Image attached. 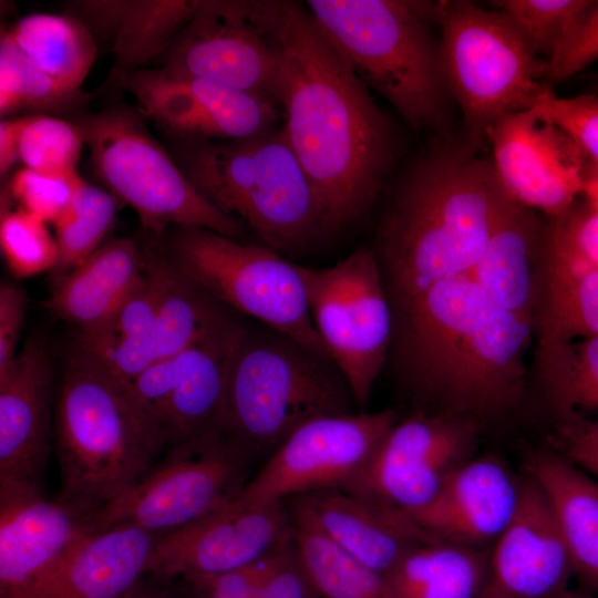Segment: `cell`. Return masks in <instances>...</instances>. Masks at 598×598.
<instances>
[{
	"label": "cell",
	"instance_id": "33",
	"mask_svg": "<svg viewBox=\"0 0 598 598\" xmlns=\"http://www.w3.org/2000/svg\"><path fill=\"white\" fill-rule=\"evenodd\" d=\"M4 30L37 68L69 87L82 89L99 49L83 21L71 13H31Z\"/></svg>",
	"mask_w": 598,
	"mask_h": 598
},
{
	"label": "cell",
	"instance_id": "29",
	"mask_svg": "<svg viewBox=\"0 0 598 598\" xmlns=\"http://www.w3.org/2000/svg\"><path fill=\"white\" fill-rule=\"evenodd\" d=\"M545 237L533 209L512 199L470 274L496 303L533 327L542 297L538 261Z\"/></svg>",
	"mask_w": 598,
	"mask_h": 598
},
{
	"label": "cell",
	"instance_id": "43",
	"mask_svg": "<svg viewBox=\"0 0 598 598\" xmlns=\"http://www.w3.org/2000/svg\"><path fill=\"white\" fill-rule=\"evenodd\" d=\"M534 109L564 130L598 167V94L559 97L553 93Z\"/></svg>",
	"mask_w": 598,
	"mask_h": 598
},
{
	"label": "cell",
	"instance_id": "27",
	"mask_svg": "<svg viewBox=\"0 0 598 598\" xmlns=\"http://www.w3.org/2000/svg\"><path fill=\"white\" fill-rule=\"evenodd\" d=\"M228 311L171 265L159 311L146 332L101 348L81 349L130 383L151 365L183 351Z\"/></svg>",
	"mask_w": 598,
	"mask_h": 598
},
{
	"label": "cell",
	"instance_id": "1",
	"mask_svg": "<svg viewBox=\"0 0 598 598\" xmlns=\"http://www.w3.org/2000/svg\"><path fill=\"white\" fill-rule=\"evenodd\" d=\"M276 102L328 237L360 226L393 172L398 135L306 6L287 1Z\"/></svg>",
	"mask_w": 598,
	"mask_h": 598
},
{
	"label": "cell",
	"instance_id": "18",
	"mask_svg": "<svg viewBox=\"0 0 598 598\" xmlns=\"http://www.w3.org/2000/svg\"><path fill=\"white\" fill-rule=\"evenodd\" d=\"M487 144L502 186L520 205L551 219L582 195L585 154L535 109L502 117L489 131Z\"/></svg>",
	"mask_w": 598,
	"mask_h": 598
},
{
	"label": "cell",
	"instance_id": "37",
	"mask_svg": "<svg viewBox=\"0 0 598 598\" xmlns=\"http://www.w3.org/2000/svg\"><path fill=\"white\" fill-rule=\"evenodd\" d=\"M116 209L113 194L79 178L68 207L53 224L59 249L51 272L54 287L103 244Z\"/></svg>",
	"mask_w": 598,
	"mask_h": 598
},
{
	"label": "cell",
	"instance_id": "31",
	"mask_svg": "<svg viewBox=\"0 0 598 598\" xmlns=\"http://www.w3.org/2000/svg\"><path fill=\"white\" fill-rule=\"evenodd\" d=\"M489 554L443 540L422 543L384 576L394 598H480Z\"/></svg>",
	"mask_w": 598,
	"mask_h": 598
},
{
	"label": "cell",
	"instance_id": "47",
	"mask_svg": "<svg viewBox=\"0 0 598 598\" xmlns=\"http://www.w3.org/2000/svg\"><path fill=\"white\" fill-rule=\"evenodd\" d=\"M555 444L558 454L598 482V419L559 421Z\"/></svg>",
	"mask_w": 598,
	"mask_h": 598
},
{
	"label": "cell",
	"instance_id": "25",
	"mask_svg": "<svg viewBox=\"0 0 598 598\" xmlns=\"http://www.w3.org/2000/svg\"><path fill=\"white\" fill-rule=\"evenodd\" d=\"M159 536L133 524L92 529L23 598H124L147 575Z\"/></svg>",
	"mask_w": 598,
	"mask_h": 598
},
{
	"label": "cell",
	"instance_id": "4",
	"mask_svg": "<svg viewBox=\"0 0 598 598\" xmlns=\"http://www.w3.org/2000/svg\"><path fill=\"white\" fill-rule=\"evenodd\" d=\"M56 502L91 516L125 491L167 447L130 383L75 346L54 396Z\"/></svg>",
	"mask_w": 598,
	"mask_h": 598
},
{
	"label": "cell",
	"instance_id": "19",
	"mask_svg": "<svg viewBox=\"0 0 598 598\" xmlns=\"http://www.w3.org/2000/svg\"><path fill=\"white\" fill-rule=\"evenodd\" d=\"M291 536L282 503L258 506L234 501L159 536L147 575L171 580L225 573L260 559Z\"/></svg>",
	"mask_w": 598,
	"mask_h": 598
},
{
	"label": "cell",
	"instance_id": "13",
	"mask_svg": "<svg viewBox=\"0 0 598 598\" xmlns=\"http://www.w3.org/2000/svg\"><path fill=\"white\" fill-rule=\"evenodd\" d=\"M286 4L283 0H202L193 18L158 59V66L277 104Z\"/></svg>",
	"mask_w": 598,
	"mask_h": 598
},
{
	"label": "cell",
	"instance_id": "45",
	"mask_svg": "<svg viewBox=\"0 0 598 598\" xmlns=\"http://www.w3.org/2000/svg\"><path fill=\"white\" fill-rule=\"evenodd\" d=\"M260 598H320L292 536L266 556Z\"/></svg>",
	"mask_w": 598,
	"mask_h": 598
},
{
	"label": "cell",
	"instance_id": "3",
	"mask_svg": "<svg viewBox=\"0 0 598 598\" xmlns=\"http://www.w3.org/2000/svg\"><path fill=\"white\" fill-rule=\"evenodd\" d=\"M406 165L375 224L373 245L390 307L471 274L512 197L492 158L445 135Z\"/></svg>",
	"mask_w": 598,
	"mask_h": 598
},
{
	"label": "cell",
	"instance_id": "10",
	"mask_svg": "<svg viewBox=\"0 0 598 598\" xmlns=\"http://www.w3.org/2000/svg\"><path fill=\"white\" fill-rule=\"evenodd\" d=\"M159 243L173 268L221 306L331 360L297 264L262 244L200 227H172Z\"/></svg>",
	"mask_w": 598,
	"mask_h": 598
},
{
	"label": "cell",
	"instance_id": "20",
	"mask_svg": "<svg viewBox=\"0 0 598 598\" xmlns=\"http://www.w3.org/2000/svg\"><path fill=\"white\" fill-rule=\"evenodd\" d=\"M92 529L41 488L0 484V598H23Z\"/></svg>",
	"mask_w": 598,
	"mask_h": 598
},
{
	"label": "cell",
	"instance_id": "14",
	"mask_svg": "<svg viewBox=\"0 0 598 598\" xmlns=\"http://www.w3.org/2000/svg\"><path fill=\"white\" fill-rule=\"evenodd\" d=\"M399 421L395 410L333 414L296 429L235 499L268 506L324 489H346Z\"/></svg>",
	"mask_w": 598,
	"mask_h": 598
},
{
	"label": "cell",
	"instance_id": "30",
	"mask_svg": "<svg viewBox=\"0 0 598 598\" xmlns=\"http://www.w3.org/2000/svg\"><path fill=\"white\" fill-rule=\"evenodd\" d=\"M526 471L547 498L579 589L598 594V482L558 453L532 455Z\"/></svg>",
	"mask_w": 598,
	"mask_h": 598
},
{
	"label": "cell",
	"instance_id": "12",
	"mask_svg": "<svg viewBox=\"0 0 598 598\" xmlns=\"http://www.w3.org/2000/svg\"><path fill=\"white\" fill-rule=\"evenodd\" d=\"M315 327L363 411L388 362L392 315L373 249L359 247L334 266L299 265Z\"/></svg>",
	"mask_w": 598,
	"mask_h": 598
},
{
	"label": "cell",
	"instance_id": "9",
	"mask_svg": "<svg viewBox=\"0 0 598 598\" xmlns=\"http://www.w3.org/2000/svg\"><path fill=\"white\" fill-rule=\"evenodd\" d=\"M145 120L137 109L113 104L73 121L81 128L97 179L132 207L144 233L157 239L182 226L247 241V228L196 190Z\"/></svg>",
	"mask_w": 598,
	"mask_h": 598
},
{
	"label": "cell",
	"instance_id": "15",
	"mask_svg": "<svg viewBox=\"0 0 598 598\" xmlns=\"http://www.w3.org/2000/svg\"><path fill=\"white\" fill-rule=\"evenodd\" d=\"M245 323L228 311L183 351L130 382L168 448L217 431L230 357Z\"/></svg>",
	"mask_w": 598,
	"mask_h": 598
},
{
	"label": "cell",
	"instance_id": "41",
	"mask_svg": "<svg viewBox=\"0 0 598 598\" xmlns=\"http://www.w3.org/2000/svg\"><path fill=\"white\" fill-rule=\"evenodd\" d=\"M81 175L54 176L25 167L13 172L1 190V213L13 205L47 224H54L68 207Z\"/></svg>",
	"mask_w": 598,
	"mask_h": 598
},
{
	"label": "cell",
	"instance_id": "38",
	"mask_svg": "<svg viewBox=\"0 0 598 598\" xmlns=\"http://www.w3.org/2000/svg\"><path fill=\"white\" fill-rule=\"evenodd\" d=\"M19 161L22 167L54 175L71 176L85 146L81 128L73 121L45 115H20Z\"/></svg>",
	"mask_w": 598,
	"mask_h": 598
},
{
	"label": "cell",
	"instance_id": "46",
	"mask_svg": "<svg viewBox=\"0 0 598 598\" xmlns=\"http://www.w3.org/2000/svg\"><path fill=\"white\" fill-rule=\"evenodd\" d=\"M265 570L266 556L225 573L174 580L181 585L188 598H260Z\"/></svg>",
	"mask_w": 598,
	"mask_h": 598
},
{
	"label": "cell",
	"instance_id": "35",
	"mask_svg": "<svg viewBox=\"0 0 598 598\" xmlns=\"http://www.w3.org/2000/svg\"><path fill=\"white\" fill-rule=\"evenodd\" d=\"M292 537L320 598H394L384 576L344 553L290 508Z\"/></svg>",
	"mask_w": 598,
	"mask_h": 598
},
{
	"label": "cell",
	"instance_id": "49",
	"mask_svg": "<svg viewBox=\"0 0 598 598\" xmlns=\"http://www.w3.org/2000/svg\"><path fill=\"white\" fill-rule=\"evenodd\" d=\"M21 116L1 118L0 122V177L3 179L19 161Z\"/></svg>",
	"mask_w": 598,
	"mask_h": 598
},
{
	"label": "cell",
	"instance_id": "11",
	"mask_svg": "<svg viewBox=\"0 0 598 598\" xmlns=\"http://www.w3.org/2000/svg\"><path fill=\"white\" fill-rule=\"evenodd\" d=\"M250 462L218 432L172 446L117 497L90 516L94 529L133 524L165 535L234 502Z\"/></svg>",
	"mask_w": 598,
	"mask_h": 598
},
{
	"label": "cell",
	"instance_id": "23",
	"mask_svg": "<svg viewBox=\"0 0 598 598\" xmlns=\"http://www.w3.org/2000/svg\"><path fill=\"white\" fill-rule=\"evenodd\" d=\"M290 504L340 549L382 576L415 546L437 540L406 513L344 489L308 493Z\"/></svg>",
	"mask_w": 598,
	"mask_h": 598
},
{
	"label": "cell",
	"instance_id": "5",
	"mask_svg": "<svg viewBox=\"0 0 598 598\" xmlns=\"http://www.w3.org/2000/svg\"><path fill=\"white\" fill-rule=\"evenodd\" d=\"M165 147L205 199L281 256L305 255L328 237L281 126L237 141L167 140Z\"/></svg>",
	"mask_w": 598,
	"mask_h": 598
},
{
	"label": "cell",
	"instance_id": "36",
	"mask_svg": "<svg viewBox=\"0 0 598 598\" xmlns=\"http://www.w3.org/2000/svg\"><path fill=\"white\" fill-rule=\"evenodd\" d=\"M537 367L559 421L598 412V336L538 347Z\"/></svg>",
	"mask_w": 598,
	"mask_h": 598
},
{
	"label": "cell",
	"instance_id": "51",
	"mask_svg": "<svg viewBox=\"0 0 598 598\" xmlns=\"http://www.w3.org/2000/svg\"><path fill=\"white\" fill-rule=\"evenodd\" d=\"M582 195L598 204V167L590 162L585 168Z\"/></svg>",
	"mask_w": 598,
	"mask_h": 598
},
{
	"label": "cell",
	"instance_id": "21",
	"mask_svg": "<svg viewBox=\"0 0 598 598\" xmlns=\"http://www.w3.org/2000/svg\"><path fill=\"white\" fill-rule=\"evenodd\" d=\"M570 558L546 496L527 476L515 516L495 540L480 598H554L568 589Z\"/></svg>",
	"mask_w": 598,
	"mask_h": 598
},
{
	"label": "cell",
	"instance_id": "28",
	"mask_svg": "<svg viewBox=\"0 0 598 598\" xmlns=\"http://www.w3.org/2000/svg\"><path fill=\"white\" fill-rule=\"evenodd\" d=\"M142 245L134 238H112L54 287L44 307L58 319L90 334L107 324L141 281Z\"/></svg>",
	"mask_w": 598,
	"mask_h": 598
},
{
	"label": "cell",
	"instance_id": "53",
	"mask_svg": "<svg viewBox=\"0 0 598 598\" xmlns=\"http://www.w3.org/2000/svg\"><path fill=\"white\" fill-rule=\"evenodd\" d=\"M596 94H598V85H597V93Z\"/></svg>",
	"mask_w": 598,
	"mask_h": 598
},
{
	"label": "cell",
	"instance_id": "8",
	"mask_svg": "<svg viewBox=\"0 0 598 598\" xmlns=\"http://www.w3.org/2000/svg\"><path fill=\"white\" fill-rule=\"evenodd\" d=\"M439 28L446 82L463 116L465 141L480 152L492 127L554 93L539 56L502 10L471 1H426Z\"/></svg>",
	"mask_w": 598,
	"mask_h": 598
},
{
	"label": "cell",
	"instance_id": "2",
	"mask_svg": "<svg viewBox=\"0 0 598 598\" xmlns=\"http://www.w3.org/2000/svg\"><path fill=\"white\" fill-rule=\"evenodd\" d=\"M532 329L463 274L394 308L388 363L415 411L496 414L523 396Z\"/></svg>",
	"mask_w": 598,
	"mask_h": 598
},
{
	"label": "cell",
	"instance_id": "16",
	"mask_svg": "<svg viewBox=\"0 0 598 598\" xmlns=\"http://www.w3.org/2000/svg\"><path fill=\"white\" fill-rule=\"evenodd\" d=\"M475 432L470 417L414 411L393 425L344 491L411 515L430 504L447 476L467 461Z\"/></svg>",
	"mask_w": 598,
	"mask_h": 598
},
{
	"label": "cell",
	"instance_id": "52",
	"mask_svg": "<svg viewBox=\"0 0 598 598\" xmlns=\"http://www.w3.org/2000/svg\"><path fill=\"white\" fill-rule=\"evenodd\" d=\"M554 598H598V594H590L581 589H578V590L567 589Z\"/></svg>",
	"mask_w": 598,
	"mask_h": 598
},
{
	"label": "cell",
	"instance_id": "24",
	"mask_svg": "<svg viewBox=\"0 0 598 598\" xmlns=\"http://www.w3.org/2000/svg\"><path fill=\"white\" fill-rule=\"evenodd\" d=\"M519 498L520 482L497 460L482 457L456 467L434 499L409 516L434 539L480 547L504 532Z\"/></svg>",
	"mask_w": 598,
	"mask_h": 598
},
{
	"label": "cell",
	"instance_id": "34",
	"mask_svg": "<svg viewBox=\"0 0 598 598\" xmlns=\"http://www.w3.org/2000/svg\"><path fill=\"white\" fill-rule=\"evenodd\" d=\"M91 94L69 87L37 68L6 30L0 37V115L45 114L74 121L86 113Z\"/></svg>",
	"mask_w": 598,
	"mask_h": 598
},
{
	"label": "cell",
	"instance_id": "6",
	"mask_svg": "<svg viewBox=\"0 0 598 598\" xmlns=\"http://www.w3.org/2000/svg\"><path fill=\"white\" fill-rule=\"evenodd\" d=\"M306 7L357 76L411 128L445 135L454 101L426 1L308 0Z\"/></svg>",
	"mask_w": 598,
	"mask_h": 598
},
{
	"label": "cell",
	"instance_id": "39",
	"mask_svg": "<svg viewBox=\"0 0 598 598\" xmlns=\"http://www.w3.org/2000/svg\"><path fill=\"white\" fill-rule=\"evenodd\" d=\"M0 248L8 269L19 279L52 272L59 260L47 223L17 207L0 213Z\"/></svg>",
	"mask_w": 598,
	"mask_h": 598
},
{
	"label": "cell",
	"instance_id": "17",
	"mask_svg": "<svg viewBox=\"0 0 598 598\" xmlns=\"http://www.w3.org/2000/svg\"><path fill=\"white\" fill-rule=\"evenodd\" d=\"M117 84L167 140H244L277 128L282 118L266 97L159 66L132 72Z\"/></svg>",
	"mask_w": 598,
	"mask_h": 598
},
{
	"label": "cell",
	"instance_id": "40",
	"mask_svg": "<svg viewBox=\"0 0 598 598\" xmlns=\"http://www.w3.org/2000/svg\"><path fill=\"white\" fill-rule=\"evenodd\" d=\"M590 0H498L532 49L543 59L550 56L564 42Z\"/></svg>",
	"mask_w": 598,
	"mask_h": 598
},
{
	"label": "cell",
	"instance_id": "48",
	"mask_svg": "<svg viewBox=\"0 0 598 598\" xmlns=\"http://www.w3.org/2000/svg\"><path fill=\"white\" fill-rule=\"evenodd\" d=\"M27 297L22 288L13 282L0 287V375L14 361L24 318Z\"/></svg>",
	"mask_w": 598,
	"mask_h": 598
},
{
	"label": "cell",
	"instance_id": "26",
	"mask_svg": "<svg viewBox=\"0 0 598 598\" xmlns=\"http://www.w3.org/2000/svg\"><path fill=\"white\" fill-rule=\"evenodd\" d=\"M202 0H84L71 4V14L83 21L96 42L113 54L116 82L147 68L169 49L197 11Z\"/></svg>",
	"mask_w": 598,
	"mask_h": 598
},
{
	"label": "cell",
	"instance_id": "22",
	"mask_svg": "<svg viewBox=\"0 0 598 598\" xmlns=\"http://www.w3.org/2000/svg\"><path fill=\"white\" fill-rule=\"evenodd\" d=\"M54 420L45 342L29 337L0 375V484L43 489Z\"/></svg>",
	"mask_w": 598,
	"mask_h": 598
},
{
	"label": "cell",
	"instance_id": "44",
	"mask_svg": "<svg viewBox=\"0 0 598 598\" xmlns=\"http://www.w3.org/2000/svg\"><path fill=\"white\" fill-rule=\"evenodd\" d=\"M598 60V0H590L564 42L547 61V80L559 84Z\"/></svg>",
	"mask_w": 598,
	"mask_h": 598
},
{
	"label": "cell",
	"instance_id": "50",
	"mask_svg": "<svg viewBox=\"0 0 598 598\" xmlns=\"http://www.w3.org/2000/svg\"><path fill=\"white\" fill-rule=\"evenodd\" d=\"M124 598H188V596L174 579L145 575Z\"/></svg>",
	"mask_w": 598,
	"mask_h": 598
},
{
	"label": "cell",
	"instance_id": "7",
	"mask_svg": "<svg viewBox=\"0 0 598 598\" xmlns=\"http://www.w3.org/2000/svg\"><path fill=\"white\" fill-rule=\"evenodd\" d=\"M354 406L333 361L267 326L245 323L230 357L217 431L251 463L269 457L303 423L352 413Z\"/></svg>",
	"mask_w": 598,
	"mask_h": 598
},
{
	"label": "cell",
	"instance_id": "42",
	"mask_svg": "<svg viewBox=\"0 0 598 598\" xmlns=\"http://www.w3.org/2000/svg\"><path fill=\"white\" fill-rule=\"evenodd\" d=\"M549 247L598 269V204L581 195L546 228Z\"/></svg>",
	"mask_w": 598,
	"mask_h": 598
},
{
	"label": "cell",
	"instance_id": "32",
	"mask_svg": "<svg viewBox=\"0 0 598 598\" xmlns=\"http://www.w3.org/2000/svg\"><path fill=\"white\" fill-rule=\"evenodd\" d=\"M545 270L538 347L597 337L598 269L549 247L545 237Z\"/></svg>",
	"mask_w": 598,
	"mask_h": 598
}]
</instances>
